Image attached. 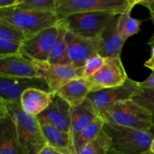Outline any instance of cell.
Returning <instances> with one entry per match:
<instances>
[{
    "mask_svg": "<svg viewBox=\"0 0 154 154\" xmlns=\"http://www.w3.org/2000/svg\"><path fill=\"white\" fill-rule=\"evenodd\" d=\"M105 121L100 117H97L91 124L74 137V144L77 153L79 154L84 147L96 139L103 129Z\"/></svg>",
    "mask_w": 154,
    "mask_h": 154,
    "instance_id": "obj_22",
    "label": "cell"
},
{
    "mask_svg": "<svg viewBox=\"0 0 154 154\" xmlns=\"http://www.w3.org/2000/svg\"><path fill=\"white\" fill-rule=\"evenodd\" d=\"M139 89L138 82L128 78L122 85L104 89L97 92H92L87 98L92 101L98 114L100 115L111 105L132 99V96Z\"/></svg>",
    "mask_w": 154,
    "mask_h": 154,
    "instance_id": "obj_9",
    "label": "cell"
},
{
    "mask_svg": "<svg viewBox=\"0 0 154 154\" xmlns=\"http://www.w3.org/2000/svg\"><path fill=\"white\" fill-rule=\"evenodd\" d=\"M143 154H153V153H152L151 152H150V151H147V152H146V153H144Z\"/></svg>",
    "mask_w": 154,
    "mask_h": 154,
    "instance_id": "obj_39",
    "label": "cell"
},
{
    "mask_svg": "<svg viewBox=\"0 0 154 154\" xmlns=\"http://www.w3.org/2000/svg\"><path fill=\"white\" fill-rule=\"evenodd\" d=\"M0 17L25 32L29 36L57 25L60 18L55 12H39L18 7L0 9Z\"/></svg>",
    "mask_w": 154,
    "mask_h": 154,
    "instance_id": "obj_5",
    "label": "cell"
},
{
    "mask_svg": "<svg viewBox=\"0 0 154 154\" xmlns=\"http://www.w3.org/2000/svg\"><path fill=\"white\" fill-rule=\"evenodd\" d=\"M14 121L18 140L25 154H39L48 146L37 117L26 113L20 103H4Z\"/></svg>",
    "mask_w": 154,
    "mask_h": 154,
    "instance_id": "obj_1",
    "label": "cell"
},
{
    "mask_svg": "<svg viewBox=\"0 0 154 154\" xmlns=\"http://www.w3.org/2000/svg\"><path fill=\"white\" fill-rule=\"evenodd\" d=\"M48 147L63 154H78L72 134L48 124H41Z\"/></svg>",
    "mask_w": 154,
    "mask_h": 154,
    "instance_id": "obj_18",
    "label": "cell"
},
{
    "mask_svg": "<svg viewBox=\"0 0 154 154\" xmlns=\"http://www.w3.org/2000/svg\"><path fill=\"white\" fill-rule=\"evenodd\" d=\"M72 105L55 94L51 105L38 116L37 119L40 124L51 125L72 134Z\"/></svg>",
    "mask_w": 154,
    "mask_h": 154,
    "instance_id": "obj_13",
    "label": "cell"
},
{
    "mask_svg": "<svg viewBox=\"0 0 154 154\" xmlns=\"http://www.w3.org/2000/svg\"><path fill=\"white\" fill-rule=\"evenodd\" d=\"M54 96L50 92L39 89H28L21 96V108L27 114L38 117L51 105Z\"/></svg>",
    "mask_w": 154,
    "mask_h": 154,
    "instance_id": "obj_16",
    "label": "cell"
},
{
    "mask_svg": "<svg viewBox=\"0 0 154 154\" xmlns=\"http://www.w3.org/2000/svg\"><path fill=\"white\" fill-rule=\"evenodd\" d=\"M118 16L108 13H82L71 15L62 20L68 30L77 35L99 38Z\"/></svg>",
    "mask_w": 154,
    "mask_h": 154,
    "instance_id": "obj_6",
    "label": "cell"
},
{
    "mask_svg": "<svg viewBox=\"0 0 154 154\" xmlns=\"http://www.w3.org/2000/svg\"><path fill=\"white\" fill-rule=\"evenodd\" d=\"M111 147V139L102 129L97 138L84 147L79 154H107Z\"/></svg>",
    "mask_w": 154,
    "mask_h": 154,
    "instance_id": "obj_25",
    "label": "cell"
},
{
    "mask_svg": "<svg viewBox=\"0 0 154 154\" xmlns=\"http://www.w3.org/2000/svg\"><path fill=\"white\" fill-rule=\"evenodd\" d=\"M0 154H25L18 140L14 121L0 102Z\"/></svg>",
    "mask_w": 154,
    "mask_h": 154,
    "instance_id": "obj_15",
    "label": "cell"
},
{
    "mask_svg": "<svg viewBox=\"0 0 154 154\" xmlns=\"http://www.w3.org/2000/svg\"><path fill=\"white\" fill-rule=\"evenodd\" d=\"M128 78L121 57H117L105 58L103 67L88 79L93 84V92H97L122 85Z\"/></svg>",
    "mask_w": 154,
    "mask_h": 154,
    "instance_id": "obj_12",
    "label": "cell"
},
{
    "mask_svg": "<svg viewBox=\"0 0 154 154\" xmlns=\"http://www.w3.org/2000/svg\"><path fill=\"white\" fill-rule=\"evenodd\" d=\"M36 63L41 78L45 80L50 93L54 95L70 81L84 78V67L76 68L71 64L55 65L48 63Z\"/></svg>",
    "mask_w": 154,
    "mask_h": 154,
    "instance_id": "obj_10",
    "label": "cell"
},
{
    "mask_svg": "<svg viewBox=\"0 0 154 154\" xmlns=\"http://www.w3.org/2000/svg\"><path fill=\"white\" fill-rule=\"evenodd\" d=\"M68 29L63 20L60 21L59 24V32L57 40L52 48L49 56L48 63L55 65L69 64L67 57V42L66 34Z\"/></svg>",
    "mask_w": 154,
    "mask_h": 154,
    "instance_id": "obj_21",
    "label": "cell"
},
{
    "mask_svg": "<svg viewBox=\"0 0 154 154\" xmlns=\"http://www.w3.org/2000/svg\"><path fill=\"white\" fill-rule=\"evenodd\" d=\"M105 63V58L102 57L99 54L90 57L86 62L84 66V78H90L99 72Z\"/></svg>",
    "mask_w": 154,
    "mask_h": 154,
    "instance_id": "obj_28",
    "label": "cell"
},
{
    "mask_svg": "<svg viewBox=\"0 0 154 154\" xmlns=\"http://www.w3.org/2000/svg\"><path fill=\"white\" fill-rule=\"evenodd\" d=\"M31 88L50 92L48 84L43 78L0 77V102L4 103H20L23 93Z\"/></svg>",
    "mask_w": 154,
    "mask_h": 154,
    "instance_id": "obj_11",
    "label": "cell"
},
{
    "mask_svg": "<svg viewBox=\"0 0 154 154\" xmlns=\"http://www.w3.org/2000/svg\"><path fill=\"white\" fill-rule=\"evenodd\" d=\"M132 100L151 115L154 124V90L140 88L132 96Z\"/></svg>",
    "mask_w": 154,
    "mask_h": 154,
    "instance_id": "obj_26",
    "label": "cell"
},
{
    "mask_svg": "<svg viewBox=\"0 0 154 154\" xmlns=\"http://www.w3.org/2000/svg\"><path fill=\"white\" fill-rule=\"evenodd\" d=\"M138 5H141L144 6L148 9L149 12H150V17L151 19L152 22L154 24V0H139V3ZM154 42V34L152 36L151 38L148 42L149 43H153Z\"/></svg>",
    "mask_w": 154,
    "mask_h": 154,
    "instance_id": "obj_30",
    "label": "cell"
},
{
    "mask_svg": "<svg viewBox=\"0 0 154 154\" xmlns=\"http://www.w3.org/2000/svg\"><path fill=\"white\" fill-rule=\"evenodd\" d=\"M21 0H0V9L11 8L17 7Z\"/></svg>",
    "mask_w": 154,
    "mask_h": 154,
    "instance_id": "obj_32",
    "label": "cell"
},
{
    "mask_svg": "<svg viewBox=\"0 0 154 154\" xmlns=\"http://www.w3.org/2000/svg\"><path fill=\"white\" fill-rule=\"evenodd\" d=\"M22 45L0 39V58L20 54Z\"/></svg>",
    "mask_w": 154,
    "mask_h": 154,
    "instance_id": "obj_29",
    "label": "cell"
},
{
    "mask_svg": "<svg viewBox=\"0 0 154 154\" xmlns=\"http://www.w3.org/2000/svg\"><path fill=\"white\" fill-rule=\"evenodd\" d=\"M139 0H57L55 13L60 20L82 13H108L120 15Z\"/></svg>",
    "mask_w": 154,
    "mask_h": 154,
    "instance_id": "obj_3",
    "label": "cell"
},
{
    "mask_svg": "<svg viewBox=\"0 0 154 154\" xmlns=\"http://www.w3.org/2000/svg\"><path fill=\"white\" fill-rule=\"evenodd\" d=\"M135 5L130 6L117 18V30L121 37L126 42L128 38L140 31L142 20L135 19L131 17V12Z\"/></svg>",
    "mask_w": 154,
    "mask_h": 154,
    "instance_id": "obj_23",
    "label": "cell"
},
{
    "mask_svg": "<svg viewBox=\"0 0 154 154\" xmlns=\"http://www.w3.org/2000/svg\"><path fill=\"white\" fill-rule=\"evenodd\" d=\"M117 17L108 26L102 34L104 46L99 55L104 58L121 57V52L126 41L121 37L117 30Z\"/></svg>",
    "mask_w": 154,
    "mask_h": 154,
    "instance_id": "obj_20",
    "label": "cell"
},
{
    "mask_svg": "<svg viewBox=\"0 0 154 154\" xmlns=\"http://www.w3.org/2000/svg\"><path fill=\"white\" fill-rule=\"evenodd\" d=\"M103 131L111 141V150L122 154H143L150 151L153 136L148 131L105 123Z\"/></svg>",
    "mask_w": 154,
    "mask_h": 154,
    "instance_id": "obj_2",
    "label": "cell"
},
{
    "mask_svg": "<svg viewBox=\"0 0 154 154\" xmlns=\"http://www.w3.org/2000/svg\"><path fill=\"white\" fill-rule=\"evenodd\" d=\"M93 90V86L90 80L80 78L68 83L56 94L69 102L72 107H75L84 102Z\"/></svg>",
    "mask_w": 154,
    "mask_h": 154,
    "instance_id": "obj_17",
    "label": "cell"
},
{
    "mask_svg": "<svg viewBox=\"0 0 154 154\" xmlns=\"http://www.w3.org/2000/svg\"><path fill=\"white\" fill-rule=\"evenodd\" d=\"M107 154H122V153H117V152L114 151V150H109V152H108V153Z\"/></svg>",
    "mask_w": 154,
    "mask_h": 154,
    "instance_id": "obj_38",
    "label": "cell"
},
{
    "mask_svg": "<svg viewBox=\"0 0 154 154\" xmlns=\"http://www.w3.org/2000/svg\"><path fill=\"white\" fill-rule=\"evenodd\" d=\"M59 24L29 36L22 44L20 54L35 62L48 63L58 35Z\"/></svg>",
    "mask_w": 154,
    "mask_h": 154,
    "instance_id": "obj_8",
    "label": "cell"
},
{
    "mask_svg": "<svg viewBox=\"0 0 154 154\" xmlns=\"http://www.w3.org/2000/svg\"><path fill=\"white\" fill-rule=\"evenodd\" d=\"M144 66L148 69H150V70L153 71V72H154V60H151V59H149L148 60L144 63Z\"/></svg>",
    "mask_w": 154,
    "mask_h": 154,
    "instance_id": "obj_34",
    "label": "cell"
},
{
    "mask_svg": "<svg viewBox=\"0 0 154 154\" xmlns=\"http://www.w3.org/2000/svg\"><path fill=\"white\" fill-rule=\"evenodd\" d=\"M39 154H63V153H60V152L59 151H57V150H55L54 149L47 146V147H45V148L44 149V150H42V151Z\"/></svg>",
    "mask_w": 154,
    "mask_h": 154,
    "instance_id": "obj_33",
    "label": "cell"
},
{
    "mask_svg": "<svg viewBox=\"0 0 154 154\" xmlns=\"http://www.w3.org/2000/svg\"><path fill=\"white\" fill-rule=\"evenodd\" d=\"M57 0H21L17 7L39 12H55Z\"/></svg>",
    "mask_w": 154,
    "mask_h": 154,
    "instance_id": "obj_27",
    "label": "cell"
},
{
    "mask_svg": "<svg viewBox=\"0 0 154 154\" xmlns=\"http://www.w3.org/2000/svg\"><path fill=\"white\" fill-rule=\"evenodd\" d=\"M138 86H139L140 88L152 89V90H154V72H153L144 81L138 82Z\"/></svg>",
    "mask_w": 154,
    "mask_h": 154,
    "instance_id": "obj_31",
    "label": "cell"
},
{
    "mask_svg": "<svg viewBox=\"0 0 154 154\" xmlns=\"http://www.w3.org/2000/svg\"><path fill=\"white\" fill-rule=\"evenodd\" d=\"M28 35L8 21L0 17V39L22 45Z\"/></svg>",
    "mask_w": 154,
    "mask_h": 154,
    "instance_id": "obj_24",
    "label": "cell"
},
{
    "mask_svg": "<svg viewBox=\"0 0 154 154\" xmlns=\"http://www.w3.org/2000/svg\"><path fill=\"white\" fill-rule=\"evenodd\" d=\"M105 123L148 131L153 124L151 115L130 99L108 107L99 115Z\"/></svg>",
    "mask_w": 154,
    "mask_h": 154,
    "instance_id": "obj_4",
    "label": "cell"
},
{
    "mask_svg": "<svg viewBox=\"0 0 154 154\" xmlns=\"http://www.w3.org/2000/svg\"><path fill=\"white\" fill-rule=\"evenodd\" d=\"M148 132H149V133H150V135H151L152 136H153V138H154V124L152 125L151 127H150V129H149Z\"/></svg>",
    "mask_w": 154,
    "mask_h": 154,
    "instance_id": "obj_35",
    "label": "cell"
},
{
    "mask_svg": "<svg viewBox=\"0 0 154 154\" xmlns=\"http://www.w3.org/2000/svg\"><path fill=\"white\" fill-rule=\"evenodd\" d=\"M150 46H151V57H150V59L154 60V43Z\"/></svg>",
    "mask_w": 154,
    "mask_h": 154,
    "instance_id": "obj_36",
    "label": "cell"
},
{
    "mask_svg": "<svg viewBox=\"0 0 154 154\" xmlns=\"http://www.w3.org/2000/svg\"><path fill=\"white\" fill-rule=\"evenodd\" d=\"M66 42L69 64L76 68L84 67L87 60L99 54L104 46V41L102 37H82L69 30L66 34Z\"/></svg>",
    "mask_w": 154,
    "mask_h": 154,
    "instance_id": "obj_7",
    "label": "cell"
},
{
    "mask_svg": "<svg viewBox=\"0 0 154 154\" xmlns=\"http://www.w3.org/2000/svg\"><path fill=\"white\" fill-rule=\"evenodd\" d=\"M0 77L41 78L37 63L22 54L0 58Z\"/></svg>",
    "mask_w": 154,
    "mask_h": 154,
    "instance_id": "obj_14",
    "label": "cell"
},
{
    "mask_svg": "<svg viewBox=\"0 0 154 154\" xmlns=\"http://www.w3.org/2000/svg\"><path fill=\"white\" fill-rule=\"evenodd\" d=\"M150 152H151L152 153L154 154V138L153 140L152 141L151 144H150Z\"/></svg>",
    "mask_w": 154,
    "mask_h": 154,
    "instance_id": "obj_37",
    "label": "cell"
},
{
    "mask_svg": "<svg viewBox=\"0 0 154 154\" xmlns=\"http://www.w3.org/2000/svg\"><path fill=\"white\" fill-rule=\"evenodd\" d=\"M99 117L97 111L89 98L78 106L72 107L71 119L72 135L73 138Z\"/></svg>",
    "mask_w": 154,
    "mask_h": 154,
    "instance_id": "obj_19",
    "label": "cell"
}]
</instances>
